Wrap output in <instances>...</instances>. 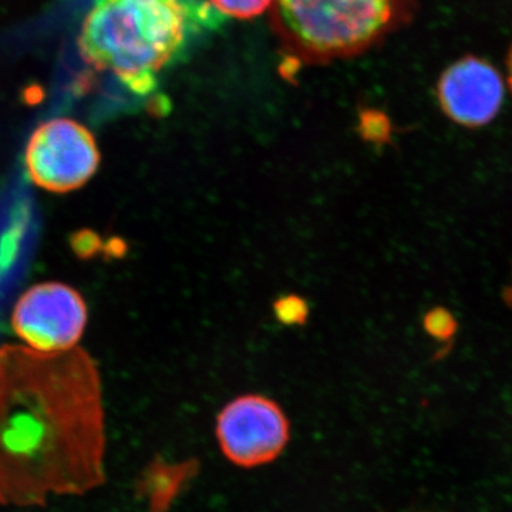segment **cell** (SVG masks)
<instances>
[{"label":"cell","instance_id":"cell-1","mask_svg":"<svg viewBox=\"0 0 512 512\" xmlns=\"http://www.w3.org/2000/svg\"><path fill=\"white\" fill-rule=\"evenodd\" d=\"M106 410L86 350L0 348V505L45 507L106 483Z\"/></svg>","mask_w":512,"mask_h":512},{"label":"cell","instance_id":"cell-2","mask_svg":"<svg viewBox=\"0 0 512 512\" xmlns=\"http://www.w3.org/2000/svg\"><path fill=\"white\" fill-rule=\"evenodd\" d=\"M224 19L201 0H94L80 30V53L128 92L148 96L194 37Z\"/></svg>","mask_w":512,"mask_h":512},{"label":"cell","instance_id":"cell-3","mask_svg":"<svg viewBox=\"0 0 512 512\" xmlns=\"http://www.w3.org/2000/svg\"><path fill=\"white\" fill-rule=\"evenodd\" d=\"M419 0H274L271 28L286 62L328 64L369 52L412 22Z\"/></svg>","mask_w":512,"mask_h":512},{"label":"cell","instance_id":"cell-4","mask_svg":"<svg viewBox=\"0 0 512 512\" xmlns=\"http://www.w3.org/2000/svg\"><path fill=\"white\" fill-rule=\"evenodd\" d=\"M100 151L92 131L79 121L59 117L40 124L25 150V167L42 190L66 194L92 180Z\"/></svg>","mask_w":512,"mask_h":512},{"label":"cell","instance_id":"cell-5","mask_svg":"<svg viewBox=\"0 0 512 512\" xmlns=\"http://www.w3.org/2000/svg\"><path fill=\"white\" fill-rule=\"evenodd\" d=\"M218 444L235 466H266L284 453L291 424L284 410L268 397L245 394L229 402L217 417Z\"/></svg>","mask_w":512,"mask_h":512},{"label":"cell","instance_id":"cell-6","mask_svg":"<svg viewBox=\"0 0 512 512\" xmlns=\"http://www.w3.org/2000/svg\"><path fill=\"white\" fill-rule=\"evenodd\" d=\"M87 323V306L76 289L60 282L32 286L16 302L13 332L25 346L42 353L77 348Z\"/></svg>","mask_w":512,"mask_h":512},{"label":"cell","instance_id":"cell-7","mask_svg":"<svg viewBox=\"0 0 512 512\" xmlns=\"http://www.w3.org/2000/svg\"><path fill=\"white\" fill-rule=\"evenodd\" d=\"M505 83L497 69L477 56H464L441 73L437 99L458 126H487L503 107Z\"/></svg>","mask_w":512,"mask_h":512},{"label":"cell","instance_id":"cell-8","mask_svg":"<svg viewBox=\"0 0 512 512\" xmlns=\"http://www.w3.org/2000/svg\"><path fill=\"white\" fill-rule=\"evenodd\" d=\"M200 473L194 458L168 463L163 458L151 461L137 481L138 497L147 501L148 512H168L190 481Z\"/></svg>","mask_w":512,"mask_h":512},{"label":"cell","instance_id":"cell-9","mask_svg":"<svg viewBox=\"0 0 512 512\" xmlns=\"http://www.w3.org/2000/svg\"><path fill=\"white\" fill-rule=\"evenodd\" d=\"M224 18L249 20L271 9L274 0H207Z\"/></svg>","mask_w":512,"mask_h":512},{"label":"cell","instance_id":"cell-10","mask_svg":"<svg viewBox=\"0 0 512 512\" xmlns=\"http://www.w3.org/2000/svg\"><path fill=\"white\" fill-rule=\"evenodd\" d=\"M275 313L286 325H301L308 318V305L298 296H286L275 303Z\"/></svg>","mask_w":512,"mask_h":512},{"label":"cell","instance_id":"cell-11","mask_svg":"<svg viewBox=\"0 0 512 512\" xmlns=\"http://www.w3.org/2000/svg\"><path fill=\"white\" fill-rule=\"evenodd\" d=\"M360 126L362 136L373 143H383L389 137V123L383 114L366 113Z\"/></svg>","mask_w":512,"mask_h":512},{"label":"cell","instance_id":"cell-12","mask_svg":"<svg viewBox=\"0 0 512 512\" xmlns=\"http://www.w3.org/2000/svg\"><path fill=\"white\" fill-rule=\"evenodd\" d=\"M507 83L512 92V46L510 47V52H508L507 56Z\"/></svg>","mask_w":512,"mask_h":512}]
</instances>
